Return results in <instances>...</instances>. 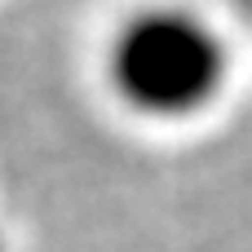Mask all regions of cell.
Instances as JSON below:
<instances>
[{
  "mask_svg": "<svg viewBox=\"0 0 252 252\" xmlns=\"http://www.w3.org/2000/svg\"><path fill=\"white\" fill-rule=\"evenodd\" d=\"M102 80L124 115L155 128L190 124L221 102L230 44L221 27L190 4H137L106 35Z\"/></svg>",
  "mask_w": 252,
  "mask_h": 252,
  "instance_id": "cell-1",
  "label": "cell"
},
{
  "mask_svg": "<svg viewBox=\"0 0 252 252\" xmlns=\"http://www.w3.org/2000/svg\"><path fill=\"white\" fill-rule=\"evenodd\" d=\"M0 252H9V244H4V235H0Z\"/></svg>",
  "mask_w": 252,
  "mask_h": 252,
  "instance_id": "cell-2",
  "label": "cell"
}]
</instances>
